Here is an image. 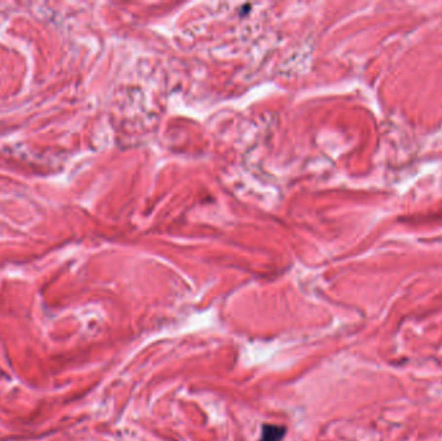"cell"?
Masks as SVG:
<instances>
[{"instance_id": "cell-1", "label": "cell", "mask_w": 442, "mask_h": 441, "mask_svg": "<svg viewBox=\"0 0 442 441\" xmlns=\"http://www.w3.org/2000/svg\"><path fill=\"white\" fill-rule=\"evenodd\" d=\"M286 435V427L278 424H264L258 441H282Z\"/></svg>"}]
</instances>
